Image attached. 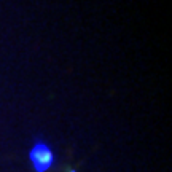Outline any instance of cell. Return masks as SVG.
<instances>
[{
	"label": "cell",
	"instance_id": "1",
	"mask_svg": "<svg viewBox=\"0 0 172 172\" xmlns=\"http://www.w3.org/2000/svg\"><path fill=\"white\" fill-rule=\"evenodd\" d=\"M29 159L32 162L35 172H46L51 169L56 162V156L53 153L51 147L45 140H37L29 151Z\"/></svg>",
	"mask_w": 172,
	"mask_h": 172
},
{
	"label": "cell",
	"instance_id": "2",
	"mask_svg": "<svg viewBox=\"0 0 172 172\" xmlns=\"http://www.w3.org/2000/svg\"><path fill=\"white\" fill-rule=\"evenodd\" d=\"M70 172H77V171H70Z\"/></svg>",
	"mask_w": 172,
	"mask_h": 172
}]
</instances>
